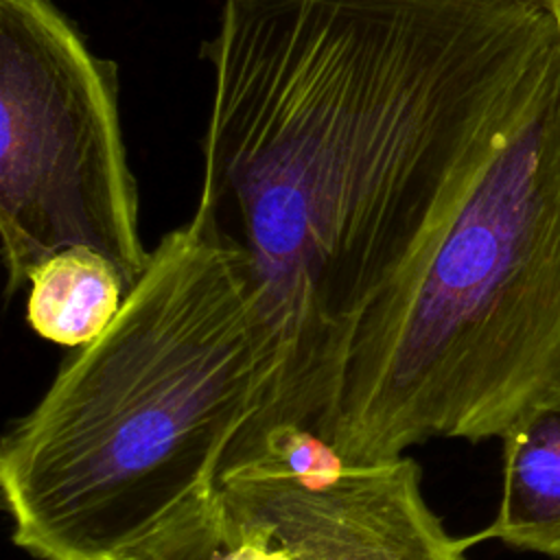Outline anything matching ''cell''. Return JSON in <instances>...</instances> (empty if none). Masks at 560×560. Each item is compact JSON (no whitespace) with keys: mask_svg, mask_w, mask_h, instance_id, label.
<instances>
[{"mask_svg":"<svg viewBox=\"0 0 560 560\" xmlns=\"http://www.w3.org/2000/svg\"><path fill=\"white\" fill-rule=\"evenodd\" d=\"M558 33L534 0H223L197 206L243 249L273 339L249 433H315L365 295Z\"/></svg>","mask_w":560,"mask_h":560,"instance_id":"1","label":"cell"},{"mask_svg":"<svg viewBox=\"0 0 560 560\" xmlns=\"http://www.w3.org/2000/svg\"><path fill=\"white\" fill-rule=\"evenodd\" d=\"M271 381L249 262L197 206L2 438L13 542L37 560H217L219 475Z\"/></svg>","mask_w":560,"mask_h":560,"instance_id":"2","label":"cell"},{"mask_svg":"<svg viewBox=\"0 0 560 560\" xmlns=\"http://www.w3.org/2000/svg\"><path fill=\"white\" fill-rule=\"evenodd\" d=\"M560 383V33L359 306L315 429L352 462L503 438Z\"/></svg>","mask_w":560,"mask_h":560,"instance_id":"3","label":"cell"},{"mask_svg":"<svg viewBox=\"0 0 560 560\" xmlns=\"http://www.w3.org/2000/svg\"><path fill=\"white\" fill-rule=\"evenodd\" d=\"M118 68L55 0H0V236L7 293L66 247L149 262L118 107Z\"/></svg>","mask_w":560,"mask_h":560,"instance_id":"4","label":"cell"},{"mask_svg":"<svg viewBox=\"0 0 560 560\" xmlns=\"http://www.w3.org/2000/svg\"><path fill=\"white\" fill-rule=\"evenodd\" d=\"M219 490L225 518L265 523L291 560H468L422 492L418 462H352L300 427L232 448Z\"/></svg>","mask_w":560,"mask_h":560,"instance_id":"5","label":"cell"},{"mask_svg":"<svg viewBox=\"0 0 560 560\" xmlns=\"http://www.w3.org/2000/svg\"><path fill=\"white\" fill-rule=\"evenodd\" d=\"M503 483L488 527L470 545L499 540L560 560V383L532 402L505 431Z\"/></svg>","mask_w":560,"mask_h":560,"instance_id":"6","label":"cell"},{"mask_svg":"<svg viewBox=\"0 0 560 560\" xmlns=\"http://www.w3.org/2000/svg\"><path fill=\"white\" fill-rule=\"evenodd\" d=\"M26 319L44 339L83 348L118 315L129 284L118 265L92 247H66L26 278Z\"/></svg>","mask_w":560,"mask_h":560,"instance_id":"7","label":"cell"},{"mask_svg":"<svg viewBox=\"0 0 560 560\" xmlns=\"http://www.w3.org/2000/svg\"><path fill=\"white\" fill-rule=\"evenodd\" d=\"M228 542L217 560H291L271 529L258 521L225 518Z\"/></svg>","mask_w":560,"mask_h":560,"instance_id":"8","label":"cell"},{"mask_svg":"<svg viewBox=\"0 0 560 560\" xmlns=\"http://www.w3.org/2000/svg\"><path fill=\"white\" fill-rule=\"evenodd\" d=\"M534 2H542V4H549V7L560 9V0H534Z\"/></svg>","mask_w":560,"mask_h":560,"instance_id":"9","label":"cell"}]
</instances>
